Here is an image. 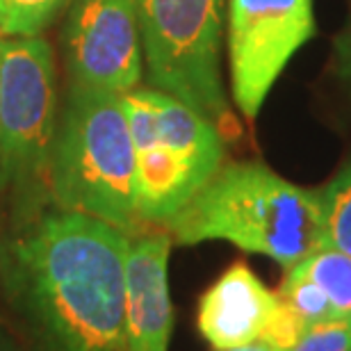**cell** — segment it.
I'll return each mask as SVG.
<instances>
[{
	"label": "cell",
	"mask_w": 351,
	"mask_h": 351,
	"mask_svg": "<svg viewBox=\"0 0 351 351\" xmlns=\"http://www.w3.org/2000/svg\"><path fill=\"white\" fill-rule=\"evenodd\" d=\"M48 187L58 208L135 233L142 221L137 213V160L121 94L69 82Z\"/></svg>",
	"instance_id": "3957f363"
},
{
	"label": "cell",
	"mask_w": 351,
	"mask_h": 351,
	"mask_svg": "<svg viewBox=\"0 0 351 351\" xmlns=\"http://www.w3.org/2000/svg\"><path fill=\"white\" fill-rule=\"evenodd\" d=\"M276 306L278 294L247 263H233L203 292L196 324L215 349L247 347L261 340Z\"/></svg>",
	"instance_id": "9c48e42d"
},
{
	"label": "cell",
	"mask_w": 351,
	"mask_h": 351,
	"mask_svg": "<svg viewBox=\"0 0 351 351\" xmlns=\"http://www.w3.org/2000/svg\"><path fill=\"white\" fill-rule=\"evenodd\" d=\"M319 192L324 208V247L351 254V158Z\"/></svg>",
	"instance_id": "8fae6325"
},
{
	"label": "cell",
	"mask_w": 351,
	"mask_h": 351,
	"mask_svg": "<svg viewBox=\"0 0 351 351\" xmlns=\"http://www.w3.org/2000/svg\"><path fill=\"white\" fill-rule=\"evenodd\" d=\"M276 294L306 322L308 326L322 324V322L338 317L333 304L326 297V292L322 290L313 278H308L297 265L285 269L283 283H280Z\"/></svg>",
	"instance_id": "4fadbf2b"
},
{
	"label": "cell",
	"mask_w": 351,
	"mask_h": 351,
	"mask_svg": "<svg viewBox=\"0 0 351 351\" xmlns=\"http://www.w3.org/2000/svg\"><path fill=\"white\" fill-rule=\"evenodd\" d=\"M333 69L335 75L345 82L347 91L351 94V12L347 27L333 41Z\"/></svg>",
	"instance_id": "2e32d148"
},
{
	"label": "cell",
	"mask_w": 351,
	"mask_h": 351,
	"mask_svg": "<svg viewBox=\"0 0 351 351\" xmlns=\"http://www.w3.org/2000/svg\"><path fill=\"white\" fill-rule=\"evenodd\" d=\"M130 233L64 208H39L0 240V292L27 351H130Z\"/></svg>",
	"instance_id": "6da1fadb"
},
{
	"label": "cell",
	"mask_w": 351,
	"mask_h": 351,
	"mask_svg": "<svg viewBox=\"0 0 351 351\" xmlns=\"http://www.w3.org/2000/svg\"><path fill=\"white\" fill-rule=\"evenodd\" d=\"M0 189H3V173H0Z\"/></svg>",
	"instance_id": "d6986e66"
},
{
	"label": "cell",
	"mask_w": 351,
	"mask_h": 351,
	"mask_svg": "<svg viewBox=\"0 0 351 351\" xmlns=\"http://www.w3.org/2000/svg\"><path fill=\"white\" fill-rule=\"evenodd\" d=\"M230 94L244 119L265 98L306 41L315 37L313 0H228Z\"/></svg>",
	"instance_id": "8992f818"
},
{
	"label": "cell",
	"mask_w": 351,
	"mask_h": 351,
	"mask_svg": "<svg viewBox=\"0 0 351 351\" xmlns=\"http://www.w3.org/2000/svg\"><path fill=\"white\" fill-rule=\"evenodd\" d=\"M0 351H23V349H21L16 342H14V338H12L10 333L0 328Z\"/></svg>",
	"instance_id": "e0dca14e"
},
{
	"label": "cell",
	"mask_w": 351,
	"mask_h": 351,
	"mask_svg": "<svg viewBox=\"0 0 351 351\" xmlns=\"http://www.w3.org/2000/svg\"><path fill=\"white\" fill-rule=\"evenodd\" d=\"M165 226L178 244L230 242L285 269L324 249L322 192L294 185L261 162L221 165Z\"/></svg>",
	"instance_id": "7a4b0ae2"
},
{
	"label": "cell",
	"mask_w": 351,
	"mask_h": 351,
	"mask_svg": "<svg viewBox=\"0 0 351 351\" xmlns=\"http://www.w3.org/2000/svg\"><path fill=\"white\" fill-rule=\"evenodd\" d=\"M308 324L278 297V306L274 311L269 324H267L265 333L261 335L263 345L271 347L274 351H292L297 347V342L304 338Z\"/></svg>",
	"instance_id": "5bb4252c"
},
{
	"label": "cell",
	"mask_w": 351,
	"mask_h": 351,
	"mask_svg": "<svg viewBox=\"0 0 351 351\" xmlns=\"http://www.w3.org/2000/svg\"><path fill=\"white\" fill-rule=\"evenodd\" d=\"M71 85L125 94L144 73L135 0H71L62 27Z\"/></svg>",
	"instance_id": "52a82bcc"
},
{
	"label": "cell",
	"mask_w": 351,
	"mask_h": 351,
	"mask_svg": "<svg viewBox=\"0 0 351 351\" xmlns=\"http://www.w3.org/2000/svg\"><path fill=\"white\" fill-rule=\"evenodd\" d=\"M58 73L51 41L0 37V173L23 217L44 208L58 132Z\"/></svg>",
	"instance_id": "277c9868"
},
{
	"label": "cell",
	"mask_w": 351,
	"mask_h": 351,
	"mask_svg": "<svg viewBox=\"0 0 351 351\" xmlns=\"http://www.w3.org/2000/svg\"><path fill=\"white\" fill-rule=\"evenodd\" d=\"M299 269L313 278L326 292L328 301L335 308L338 317L351 315V254L338 249H319L306 261H301Z\"/></svg>",
	"instance_id": "30bf717a"
},
{
	"label": "cell",
	"mask_w": 351,
	"mask_h": 351,
	"mask_svg": "<svg viewBox=\"0 0 351 351\" xmlns=\"http://www.w3.org/2000/svg\"><path fill=\"white\" fill-rule=\"evenodd\" d=\"M71 0H0V34L34 37L41 34Z\"/></svg>",
	"instance_id": "7c38bea8"
},
{
	"label": "cell",
	"mask_w": 351,
	"mask_h": 351,
	"mask_svg": "<svg viewBox=\"0 0 351 351\" xmlns=\"http://www.w3.org/2000/svg\"><path fill=\"white\" fill-rule=\"evenodd\" d=\"M169 233L130 235L125 256V326L130 351H167L173 328Z\"/></svg>",
	"instance_id": "ba28073f"
},
{
	"label": "cell",
	"mask_w": 351,
	"mask_h": 351,
	"mask_svg": "<svg viewBox=\"0 0 351 351\" xmlns=\"http://www.w3.org/2000/svg\"><path fill=\"white\" fill-rule=\"evenodd\" d=\"M151 89L169 94L208 117L230 121L221 80L226 0H135Z\"/></svg>",
	"instance_id": "5b68a950"
},
{
	"label": "cell",
	"mask_w": 351,
	"mask_h": 351,
	"mask_svg": "<svg viewBox=\"0 0 351 351\" xmlns=\"http://www.w3.org/2000/svg\"><path fill=\"white\" fill-rule=\"evenodd\" d=\"M292 351H351V315L308 326Z\"/></svg>",
	"instance_id": "9a60e30c"
},
{
	"label": "cell",
	"mask_w": 351,
	"mask_h": 351,
	"mask_svg": "<svg viewBox=\"0 0 351 351\" xmlns=\"http://www.w3.org/2000/svg\"><path fill=\"white\" fill-rule=\"evenodd\" d=\"M215 351H274L271 347L263 345V342H254V345L247 347H235V349H215Z\"/></svg>",
	"instance_id": "ac0fdd59"
}]
</instances>
